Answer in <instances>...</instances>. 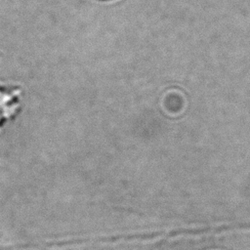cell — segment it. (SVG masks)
Wrapping results in <instances>:
<instances>
[{"mask_svg":"<svg viewBox=\"0 0 250 250\" xmlns=\"http://www.w3.org/2000/svg\"><path fill=\"white\" fill-rule=\"evenodd\" d=\"M21 89L0 84V129L18 115L21 106Z\"/></svg>","mask_w":250,"mask_h":250,"instance_id":"obj_1","label":"cell"}]
</instances>
